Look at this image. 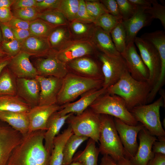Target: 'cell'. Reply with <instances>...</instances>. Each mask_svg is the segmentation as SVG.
I'll return each mask as SVG.
<instances>
[{
  "label": "cell",
  "mask_w": 165,
  "mask_h": 165,
  "mask_svg": "<svg viewBox=\"0 0 165 165\" xmlns=\"http://www.w3.org/2000/svg\"><path fill=\"white\" fill-rule=\"evenodd\" d=\"M45 130L28 132L13 152L7 165H49L51 154L44 144Z\"/></svg>",
  "instance_id": "6da1fadb"
},
{
  "label": "cell",
  "mask_w": 165,
  "mask_h": 165,
  "mask_svg": "<svg viewBox=\"0 0 165 165\" xmlns=\"http://www.w3.org/2000/svg\"><path fill=\"white\" fill-rule=\"evenodd\" d=\"M152 88L147 81L135 79L127 70L116 83L107 89L106 92L121 97L130 111L135 106L147 103Z\"/></svg>",
  "instance_id": "7a4b0ae2"
},
{
  "label": "cell",
  "mask_w": 165,
  "mask_h": 165,
  "mask_svg": "<svg viewBox=\"0 0 165 165\" xmlns=\"http://www.w3.org/2000/svg\"><path fill=\"white\" fill-rule=\"evenodd\" d=\"M103 83V78L86 77L68 72L63 78L57 104L62 105L71 102L87 92L102 87Z\"/></svg>",
  "instance_id": "3957f363"
},
{
  "label": "cell",
  "mask_w": 165,
  "mask_h": 165,
  "mask_svg": "<svg viewBox=\"0 0 165 165\" xmlns=\"http://www.w3.org/2000/svg\"><path fill=\"white\" fill-rule=\"evenodd\" d=\"M100 115L99 139L100 152L110 156L117 162L124 157V150L115 125L110 116Z\"/></svg>",
  "instance_id": "277c9868"
},
{
  "label": "cell",
  "mask_w": 165,
  "mask_h": 165,
  "mask_svg": "<svg viewBox=\"0 0 165 165\" xmlns=\"http://www.w3.org/2000/svg\"><path fill=\"white\" fill-rule=\"evenodd\" d=\"M89 108L98 114L113 116L129 125L138 124L123 100L118 96L106 92L97 98Z\"/></svg>",
  "instance_id": "5b68a950"
},
{
  "label": "cell",
  "mask_w": 165,
  "mask_h": 165,
  "mask_svg": "<svg viewBox=\"0 0 165 165\" xmlns=\"http://www.w3.org/2000/svg\"><path fill=\"white\" fill-rule=\"evenodd\" d=\"M163 98L161 96L151 104L137 106L129 111L138 122H140L152 135L158 138L165 137L160 115Z\"/></svg>",
  "instance_id": "8992f818"
},
{
  "label": "cell",
  "mask_w": 165,
  "mask_h": 165,
  "mask_svg": "<svg viewBox=\"0 0 165 165\" xmlns=\"http://www.w3.org/2000/svg\"><path fill=\"white\" fill-rule=\"evenodd\" d=\"M73 114L66 122L71 127L73 134L86 137L98 143L101 125L100 115L88 108L81 114Z\"/></svg>",
  "instance_id": "52a82bcc"
},
{
  "label": "cell",
  "mask_w": 165,
  "mask_h": 165,
  "mask_svg": "<svg viewBox=\"0 0 165 165\" xmlns=\"http://www.w3.org/2000/svg\"><path fill=\"white\" fill-rule=\"evenodd\" d=\"M96 54L103 77L102 87L107 89L116 83L127 70L126 63L121 54L109 56L97 51Z\"/></svg>",
  "instance_id": "ba28073f"
},
{
  "label": "cell",
  "mask_w": 165,
  "mask_h": 165,
  "mask_svg": "<svg viewBox=\"0 0 165 165\" xmlns=\"http://www.w3.org/2000/svg\"><path fill=\"white\" fill-rule=\"evenodd\" d=\"M135 43L138 49L140 57L147 67L149 77L148 82L152 88L156 82L161 69L159 54L154 47L147 40L137 37Z\"/></svg>",
  "instance_id": "9c48e42d"
},
{
  "label": "cell",
  "mask_w": 165,
  "mask_h": 165,
  "mask_svg": "<svg viewBox=\"0 0 165 165\" xmlns=\"http://www.w3.org/2000/svg\"><path fill=\"white\" fill-rule=\"evenodd\" d=\"M114 120L124 150V157L130 160L137 152L138 146L137 136L144 127L141 124L135 126L129 125L116 118Z\"/></svg>",
  "instance_id": "30bf717a"
},
{
  "label": "cell",
  "mask_w": 165,
  "mask_h": 165,
  "mask_svg": "<svg viewBox=\"0 0 165 165\" xmlns=\"http://www.w3.org/2000/svg\"><path fill=\"white\" fill-rule=\"evenodd\" d=\"M97 51L89 40L72 39L56 51V54L60 61L66 64L76 59L96 53Z\"/></svg>",
  "instance_id": "8fae6325"
},
{
  "label": "cell",
  "mask_w": 165,
  "mask_h": 165,
  "mask_svg": "<svg viewBox=\"0 0 165 165\" xmlns=\"http://www.w3.org/2000/svg\"><path fill=\"white\" fill-rule=\"evenodd\" d=\"M42 57H39L35 62L38 75L63 78L69 72L66 64L57 57L55 50H51Z\"/></svg>",
  "instance_id": "7c38bea8"
},
{
  "label": "cell",
  "mask_w": 165,
  "mask_h": 165,
  "mask_svg": "<svg viewBox=\"0 0 165 165\" xmlns=\"http://www.w3.org/2000/svg\"><path fill=\"white\" fill-rule=\"evenodd\" d=\"M23 136L9 125L0 123V165H7L10 156Z\"/></svg>",
  "instance_id": "4fadbf2b"
},
{
  "label": "cell",
  "mask_w": 165,
  "mask_h": 165,
  "mask_svg": "<svg viewBox=\"0 0 165 165\" xmlns=\"http://www.w3.org/2000/svg\"><path fill=\"white\" fill-rule=\"evenodd\" d=\"M121 55L125 61L131 76L136 80L148 82L149 77L148 70L138 53L134 43L127 44L125 52Z\"/></svg>",
  "instance_id": "5bb4252c"
},
{
  "label": "cell",
  "mask_w": 165,
  "mask_h": 165,
  "mask_svg": "<svg viewBox=\"0 0 165 165\" xmlns=\"http://www.w3.org/2000/svg\"><path fill=\"white\" fill-rule=\"evenodd\" d=\"M35 78L40 86L38 105L47 106L57 104V97L63 78L38 75Z\"/></svg>",
  "instance_id": "9a60e30c"
},
{
  "label": "cell",
  "mask_w": 165,
  "mask_h": 165,
  "mask_svg": "<svg viewBox=\"0 0 165 165\" xmlns=\"http://www.w3.org/2000/svg\"><path fill=\"white\" fill-rule=\"evenodd\" d=\"M62 108L57 104L47 106L37 105L31 108L28 114L29 121V132L38 130L46 131L49 117Z\"/></svg>",
  "instance_id": "2e32d148"
},
{
  "label": "cell",
  "mask_w": 165,
  "mask_h": 165,
  "mask_svg": "<svg viewBox=\"0 0 165 165\" xmlns=\"http://www.w3.org/2000/svg\"><path fill=\"white\" fill-rule=\"evenodd\" d=\"M138 134L139 144L137 151L129 160L133 165H148L155 155L152 152V146L157 139L144 127Z\"/></svg>",
  "instance_id": "e0dca14e"
},
{
  "label": "cell",
  "mask_w": 165,
  "mask_h": 165,
  "mask_svg": "<svg viewBox=\"0 0 165 165\" xmlns=\"http://www.w3.org/2000/svg\"><path fill=\"white\" fill-rule=\"evenodd\" d=\"M31 56L21 50L12 58L7 66L16 78H34L38 75L35 68L30 61Z\"/></svg>",
  "instance_id": "ac0fdd59"
},
{
  "label": "cell",
  "mask_w": 165,
  "mask_h": 165,
  "mask_svg": "<svg viewBox=\"0 0 165 165\" xmlns=\"http://www.w3.org/2000/svg\"><path fill=\"white\" fill-rule=\"evenodd\" d=\"M17 95L31 108L38 105L40 86L34 78H16Z\"/></svg>",
  "instance_id": "d6986e66"
},
{
  "label": "cell",
  "mask_w": 165,
  "mask_h": 165,
  "mask_svg": "<svg viewBox=\"0 0 165 165\" xmlns=\"http://www.w3.org/2000/svg\"><path fill=\"white\" fill-rule=\"evenodd\" d=\"M137 9L133 16L122 22L126 32V46L134 43L138 31L143 28L150 25L153 20L149 14L145 12V9Z\"/></svg>",
  "instance_id": "ffe728a7"
},
{
  "label": "cell",
  "mask_w": 165,
  "mask_h": 165,
  "mask_svg": "<svg viewBox=\"0 0 165 165\" xmlns=\"http://www.w3.org/2000/svg\"><path fill=\"white\" fill-rule=\"evenodd\" d=\"M103 87L89 91L83 94L77 101L62 105V108L58 111L62 116L72 113L79 115L89 107L99 97L106 92Z\"/></svg>",
  "instance_id": "44dd1931"
},
{
  "label": "cell",
  "mask_w": 165,
  "mask_h": 165,
  "mask_svg": "<svg viewBox=\"0 0 165 165\" xmlns=\"http://www.w3.org/2000/svg\"><path fill=\"white\" fill-rule=\"evenodd\" d=\"M66 64L68 68L76 72L74 73L86 77L103 78L99 61L87 57L76 59Z\"/></svg>",
  "instance_id": "7402d4cb"
},
{
  "label": "cell",
  "mask_w": 165,
  "mask_h": 165,
  "mask_svg": "<svg viewBox=\"0 0 165 165\" xmlns=\"http://www.w3.org/2000/svg\"><path fill=\"white\" fill-rule=\"evenodd\" d=\"M74 114L71 113L61 115L57 111L49 117L46 124V130L44 136V144L47 151L50 154L53 147V141L67 119Z\"/></svg>",
  "instance_id": "603a6c76"
},
{
  "label": "cell",
  "mask_w": 165,
  "mask_h": 165,
  "mask_svg": "<svg viewBox=\"0 0 165 165\" xmlns=\"http://www.w3.org/2000/svg\"><path fill=\"white\" fill-rule=\"evenodd\" d=\"M89 40L96 50L101 53L112 56L120 54L116 50L110 34L99 27L95 26Z\"/></svg>",
  "instance_id": "cb8c5ba5"
},
{
  "label": "cell",
  "mask_w": 165,
  "mask_h": 165,
  "mask_svg": "<svg viewBox=\"0 0 165 165\" xmlns=\"http://www.w3.org/2000/svg\"><path fill=\"white\" fill-rule=\"evenodd\" d=\"M52 50L48 38L31 36L21 43V51L31 56H46Z\"/></svg>",
  "instance_id": "d4e9b609"
},
{
  "label": "cell",
  "mask_w": 165,
  "mask_h": 165,
  "mask_svg": "<svg viewBox=\"0 0 165 165\" xmlns=\"http://www.w3.org/2000/svg\"><path fill=\"white\" fill-rule=\"evenodd\" d=\"M28 112H0V120L6 123L24 136L29 132V121Z\"/></svg>",
  "instance_id": "484cf974"
},
{
  "label": "cell",
  "mask_w": 165,
  "mask_h": 165,
  "mask_svg": "<svg viewBox=\"0 0 165 165\" xmlns=\"http://www.w3.org/2000/svg\"><path fill=\"white\" fill-rule=\"evenodd\" d=\"M73 134L72 129L69 125L61 134L55 138L49 165H62L65 145L68 138Z\"/></svg>",
  "instance_id": "4316f807"
},
{
  "label": "cell",
  "mask_w": 165,
  "mask_h": 165,
  "mask_svg": "<svg viewBox=\"0 0 165 165\" xmlns=\"http://www.w3.org/2000/svg\"><path fill=\"white\" fill-rule=\"evenodd\" d=\"M96 142L90 138L84 149L75 154L72 162H79L83 165H97V160L100 153Z\"/></svg>",
  "instance_id": "83f0119b"
},
{
  "label": "cell",
  "mask_w": 165,
  "mask_h": 165,
  "mask_svg": "<svg viewBox=\"0 0 165 165\" xmlns=\"http://www.w3.org/2000/svg\"><path fill=\"white\" fill-rule=\"evenodd\" d=\"M31 107L18 96H0V112H28Z\"/></svg>",
  "instance_id": "f1b7e54d"
},
{
  "label": "cell",
  "mask_w": 165,
  "mask_h": 165,
  "mask_svg": "<svg viewBox=\"0 0 165 165\" xmlns=\"http://www.w3.org/2000/svg\"><path fill=\"white\" fill-rule=\"evenodd\" d=\"M68 26L72 39L75 40H89L95 27L94 23H87L75 20L68 22Z\"/></svg>",
  "instance_id": "f546056e"
},
{
  "label": "cell",
  "mask_w": 165,
  "mask_h": 165,
  "mask_svg": "<svg viewBox=\"0 0 165 165\" xmlns=\"http://www.w3.org/2000/svg\"><path fill=\"white\" fill-rule=\"evenodd\" d=\"M152 44L158 51L160 59L161 68L165 69V32L157 30L143 34L141 37Z\"/></svg>",
  "instance_id": "4dcf8cb0"
},
{
  "label": "cell",
  "mask_w": 165,
  "mask_h": 165,
  "mask_svg": "<svg viewBox=\"0 0 165 165\" xmlns=\"http://www.w3.org/2000/svg\"><path fill=\"white\" fill-rule=\"evenodd\" d=\"M48 39L52 50L57 51L72 40L68 24L57 26L51 33Z\"/></svg>",
  "instance_id": "1f68e13d"
},
{
  "label": "cell",
  "mask_w": 165,
  "mask_h": 165,
  "mask_svg": "<svg viewBox=\"0 0 165 165\" xmlns=\"http://www.w3.org/2000/svg\"><path fill=\"white\" fill-rule=\"evenodd\" d=\"M17 95L16 78L8 66L0 74V96Z\"/></svg>",
  "instance_id": "d6a6232c"
},
{
  "label": "cell",
  "mask_w": 165,
  "mask_h": 165,
  "mask_svg": "<svg viewBox=\"0 0 165 165\" xmlns=\"http://www.w3.org/2000/svg\"><path fill=\"white\" fill-rule=\"evenodd\" d=\"M89 138L87 137L72 134L67 140L64 151V158L62 165H68L72 162V159L79 147Z\"/></svg>",
  "instance_id": "836d02e7"
},
{
  "label": "cell",
  "mask_w": 165,
  "mask_h": 165,
  "mask_svg": "<svg viewBox=\"0 0 165 165\" xmlns=\"http://www.w3.org/2000/svg\"><path fill=\"white\" fill-rule=\"evenodd\" d=\"M57 26L38 18L30 22L29 30L31 36L48 38Z\"/></svg>",
  "instance_id": "e575fe53"
},
{
  "label": "cell",
  "mask_w": 165,
  "mask_h": 165,
  "mask_svg": "<svg viewBox=\"0 0 165 165\" xmlns=\"http://www.w3.org/2000/svg\"><path fill=\"white\" fill-rule=\"evenodd\" d=\"M38 18L57 27L67 25L68 23L64 15L57 9L40 11Z\"/></svg>",
  "instance_id": "d590c367"
},
{
  "label": "cell",
  "mask_w": 165,
  "mask_h": 165,
  "mask_svg": "<svg viewBox=\"0 0 165 165\" xmlns=\"http://www.w3.org/2000/svg\"><path fill=\"white\" fill-rule=\"evenodd\" d=\"M122 22L119 23L110 33L115 46L121 54L124 53L126 47V32Z\"/></svg>",
  "instance_id": "8d00e7d4"
},
{
  "label": "cell",
  "mask_w": 165,
  "mask_h": 165,
  "mask_svg": "<svg viewBox=\"0 0 165 165\" xmlns=\"http://www.w3.org/2000/svg\"><path fill=\"white\" fill-rule=\"evenodd\" d=\"M79 4V0H61L57 9L70 22L75 20Z\"/></svg>",
  "instance_id": "74e56055"
},
{
  "label": "cell",
  "mask_w": 165,
  "mask_h": 165,
  "mask_svg": "<svg viewBox=\"0 0 165 165\" xmlns=\"http://www.w3.org/2000/svg\"><path fill=\"white\" fill-rule=\"evenodd\" d=\"M122 20L118 19L108 13L103 14L95 20L94 24L99 27L106 32L110 34L112 30Z\"/></svg>",
  "instance_id": "f35d334b"
},
{
  "label": "cell",
  "mask_w": 165,
  "mask_h": 165,
  "mask_svg": "<svg viewBox=\"0 0 165 165\" xmlns=\"http://www.w3.org/2000/svg\"><path fill=\"white\" fill-rule=\"evenodd\" d=\"M145 12L149 14L153 19L159 20L165 29V6L159 4L156 0H152L151 6L145 9Z\"/></svg>",
  "instance_id": "ab89813d"
},
{
  "label": "cell",
  "mask_w": 165,
  "mask_h": 165,
  "mask_svg": "<svg viewBox=\"0 0 165 165\" xmlns=\"http://www.w3.org/2000/svg\"><path fill=\"white\" fill-rule=\"evenodd\" d=\"M12 11L14 17L29 22L37 19L40 12L36 7L12 10Z\"/></svg>",
  "instance_id": "60d3db41"
},
{
  "label": "cell",
  "mask_w": 165,
  "mask_h": 165,
  "mask_svg": "<svg viewBox=\"0 0 165 165\" xmlns=\"http://www.w3.org/2000/svg\"><path fill=\"white\" fill-rule=\"evenodd\" d=\"M85 2L88 13L95 21L101 15L108 13L100 0H85Z\"/></svg>",
  "instance_id": "b9f144b4"
},
{
  "label": "cell",
  "mask_w": 165,
  "mask_h": 165,
  "mask_svg": "<svg viewBox=\"0 0 165 165\" xmlns=\"http://www.w3.org/2000/svg\"><path fill=\"white\" fill-rule=\"evenodd\" d=\"M122 21L127 20L135 13L137 7L129 0H116Z\"/></svg>",
  "instance_id": "7bdbcfd3"
},
{
  "label": "cell",
  "mask_w": 165,
  "mask_h": 165,
  "mask_svg": "<svg viewBox=\"0 0 165 165\" xmlns=\"http://www.w3.org/2000/svg\"><path fill=\"white\" fill-rule=\"evenodd\" d=\"M1 45L7 54L13 57L18 54L21 50V43L17 40L2 41Z\"/></svg>",
  "instance_id": "ee69618b"
},
{
  "label": "cell",
  "mask_w": 165,
  "mask_h": 165,
  "mask_svg": "<svg viewBox=\"0 0 165 165\" xmlns=\"http://www.w3.org/2000/svg\"><path fill=\"white\" fill-rule=\"evenodd\" d=\"M75 20L94 24L95 20L88 13L85 6V0H79V9L76 15Z\"/></svg>",
  "instance_id": "f6af8a7d"
},
{
  "label": "cell",
  "mask_w": 165,
  "mask_h": 165,
  "mask_svg": "<svg viewBox=\"0 0 165 165\" xmlns=\"http://www.w3.org/2000/svg\"><path fill=\"white\" fill-rule=\"evenodd\" d=\"M108 13L120 20H122L116 0H101Z\"/></svg>",
  "instance_id": "bcb514c9"
},
{
  "label": "cell",
  "mask_w": 165,
  "mask_h": 165,
  "mask_svg": "<svg viewBox=\"0 0 165 165\" xmlns=\"http://www.w3.org/2000/svg\"><path fill=\"white\" fill-rule=\"evenodd\" d=\"M61 0H42L37 2L35 7L40 11L49 9H57Z\"/></svg>",
  "instance_id": "7dc6e473"
},
{
  "label": "cell",
  "mask_w": 165,
  "mask_h": 165,
  "mask_svg": "<svg viewBox=\"0 0 165 165\" xmlns=\"http://www.w3.org/2000/svg\"><path fill=\"white\" fill-rule=\"evenodd\" d=\"M30 22L25 21L14 16L7 24L10 27L17 29L29 30Z\"/></svg>",
  "instance_id": "c3c4849f"
},
{
  "label": "cell",
  "mask_w": 165,
  "mask_h": 165,
  "mask_svg": "<svg viewBox=\"0 0 165 165\" xmlns=\"http://www.w3.org/2000/svg\"><path fill=\"white\" fill-rule=\"evenodd\" d=\"M37 2L36 0H15L10 8L14 10L35 7Z\"/></svg>",
  "instance_id": "681fc988"
},
{
  "label": "cell",
  "mask_w": 165,
  "mask_h": 165,
  "mask_svg": "<svg viewBox=\"0 0 165 165\" xmlns=\"http://www.w3.org/2000/svg\"><path fill=\"white\" fill-rule=\"evenodd\" d=\"M152 146V152L154 154H160L165 155V137L158 138Z\"/></svg>",
  "instance_id": "f907efd6"
},
{
  "label": "cell",
  "mask_w": 165,
  "mask_h": 165,
  "mask_svg": "<svg viewBox=\"0 0 165 165\" xmlns=\"http://www.w3.org/2000/svg\"><path fill=\"white\" fill-rule=\"evenodd\" d=\"M10 28L13 33L15 39L21 43L31 36L29 30Z\"/></svg>",
  "instance_id": "816d5d0a"
},
{
  "label": "cell",
  "mask_w": 165,
  "mask_h": 165,
  "mask_svg": "<svg viewBox=\"0 0 165 165\" xmlns=\"http://www.w3.org/2000/svg\"><path fill=\"white\" fill-rule=\"evenodd\" d=\"M2 41H9L15 39L11 28L7 24L0 23Z\"/></svg>",
  "instance_id": "f5cc1de1"
},
{
  "label": "cell",
  "mask_w": 165,
  "mask_h": 165,
  "mask_svg": "<svg viewBox=\"0 0 165 165\" xmlns=\"http://www.w3.org/2000/svg\"><path fill=\"white\" fill-rule=\"evenodd\" d=\"M13 16L11 8H0V23H7L11 20Z\"/></svg>",
  "instance_id": "db71d44e"
},
{
  "label": "cell",
  "mask_w": 165,
  "mask_h": 165,
  "mask_svg": "<svg viewBox=\"0 0 165 165\" xmlns=\"http://www.w3.org/2000/svg\"><path fill=\"white\" fill-rule=\"evenodd\" d=\"M137 8L144 9L145 10L152 6V0H129Z\"/></svg>",
  "instance_id": "11a10c76"
},
{
  "label": "cell",
  "mask_w": 165,
  "mask_h": 165,
  "mask_svg": "<svg viewBox=\"0 0 165 165\" xmlns=\"http://www.w3.org/2000/svg\"><path fill=\"white\" fill-rule=\"evenodd\" d=\"M148 165H165V155L155 154Z\"/></svg>",
  "instance_id": "9f6ffc18"
},
{
  "label": "cell",
  "mask_w": 165,
  "mask_h": 165,
  "mask_svg": "<svg viewBox=\"0 0 165 165\" xmlns=\"http://www.w3.org/2000/svg\"><path fill=\"white\" fill-rule=\"evenodd\" d=\"M100 165H119L117 162L110 156L103 155Z\"/></svg>",
  "instance_id": "6f0895ef"
},
{
  "label": "cell",
  "mask_w": 165,
  "mask_h": 165,
  "mask_svg": "<svg viewBox=\"0 0 165 165\" xmlns=\"http://www.w3.org/2000/svg\"><path fill=\"white\" fill-rule=\"evenodd\" d=\"M12 57L9 55L0 57V74L3 69L8 66Z\"/></svg>",
  "instance_id": "680465c9"
},
{
  "label": "cell",
  "mask_w": 165,
  "mask_h": 165,
  "mask_svg": "<svg viewBox=\"0 0 165 165\" xmlns=\"http://www.w3.org/2000/svg\"><path fill=\"white\" fill-rule=\"evenodd\" d=\"M15 0H0V8H11Z\"/></svg>",
  "instance_id": "91938a15"
},
{
  "label": "cell",
  "mask_w": 165,
  "mask_h": 165,
  "mask_svg": "<svg viewBox=\"0 0 165 165\" xmlns=\"http://www.w3.org/2000/svg\"><path fill=\"white\" fill-rule=\"evenodd\" d=\"M119 165H133L128 159L124 157L117 161Z\"/></svg>",
  "instance_id": "94428289"
},
{
  "label": "cell",
  "mask_w": 165,
  "mask_h": 165,
  "mask_svg": "<svg viewBox=\"0 0 165 165\" xmlns=\"http://www.w3.org/2000/svg\"><path fill=\"white\" fill-rule=\"evenodd\" d=\"M8 55L2 48V46L0 45V57H4Z\"/></svg>",
  "instance_id": "6125c7cd"
},
{
  "label": "cell",
  "mask_w": 165,
  "mask_h": 165,
  "mask_svg": "<svg viewBox=\"0 0 165 165\" xmlns=\"http://www.w3.org/2000/svg\"><path fill=\"white\" fill-rule=\"evenodd\" d=\"M68 165H83L82 163L79 162H72Z\"/></svg>",
  "instance_id": "be15d7a7"
},
{
  "label": "cell",
  "mask_w": 165,
  "mask_h": 165,
  "mask_svg": "<svg viewBox=\"0 0 165 165\" xmlns=\"http://www.w3.org/2000/svg\"><path fill=\"white\" fill-rule=\"evenodd\" d=\"M2 34L1 28H0V45L1 44V43L2 42Z\"/></svg>",
  "instance_id": "e7e4bbea"
}]
</instances>
